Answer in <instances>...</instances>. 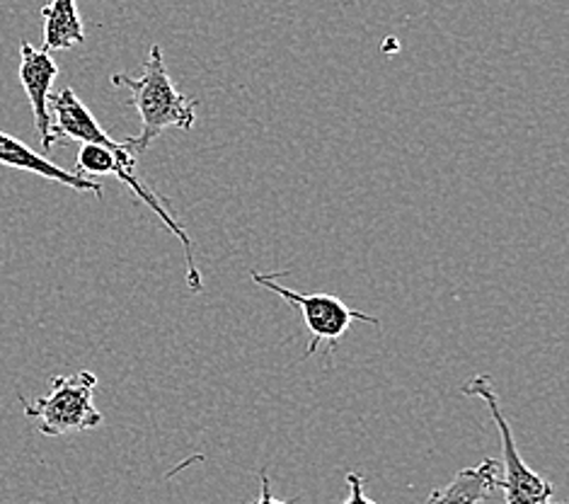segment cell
Instances as JSON below:
<instances>
[{
  "label": "cell",
  "mask_w": 569,
  "mask_h": 504,
  "mask_svg": "<svg viewBox=\"0 0 569 504\" xmlns=\"http://www.w3.org/2000/svg\"><path fill=\"white\" fill-rule=\"evenodd\" d=\"M73 172L88 177V180H94V177H102V175H114L119 182H124L131 189V192L137 195L146 204V207L151 209L158 216V219L172 230V236L182 243L184 260H187L189 289H192L194 294L204 289V279H201V271H199L197 260H194L192 238H189L187 228L178 219H174L172 211L168 209V201L160 199L153 192V189L141 180V175H137V156L131 154V148L127 146V139L114 141L110 136V139H107L102 146L83 144V146H80V151H78Z\"/></svg>",
  "instance_id": "obj_2"
},
{
  "label": "cell",
  "mask_w": 569,
  "mask_h": 504,
  "mask_svg": "<svg viewBox=\"0 0 569 504\" xmlns=\"http://www.w3.org/2000/svg\"><path fill=\"white\" fill-rule=\"evenodd\" d=\"M252 281H257L260 286H267L269 291H274L277 296H281L283 302L291 304L293 308H298L301 318L306 323V328L310 333V343L308 349L303 354V359L313 357V354L325 345L328 352L332 354L337 349V343L347 335V330L355 323H366V325H381L378 318L369 316V313H361L349 308L342 298H337L332 294H303V291H293L289 286L279 284V275H260V271H250Z\"/></svg>",
  "instance_id": "obj_5"
},
{
  "label": "cell",
  "mask_w": 569,
  "mask_h": 504,
  "mask_svg": "<svg viewBox=\"0 0 569 504\" xmlns=\"http://www.w3.org/2000/svg\"><path fill=\"white\" fill-rule=\"evenodd\" d=\"M463 393L482 398L487 407H490L495 425L499 427V437H501L499 466L505 468V475H499L497 487L505 493V504H565V502H555V485L550 481H546L543 475H538L531 466H526V461L521 458L517 448V442H513V432L509 427V422L505 413H501L492 378L485 374L472 376L463 384Z\"/></svg>",
  "instance_id": "obj_4"
},
{
  "label": "cell",
  "mask_w": 569,
  "mask_h": 504,
  "mask_svg": "<svg viewBox=\"0 0 569 504\" xmlns=\"http://www.w3.org/2000/svg\"><path fill=\"white\" fill-rule=\"evenodd\" d=\"M59 78V66L51 59L47 49H37L30 42L20 45V83L24 88L27 100H30L32 115H34V129L39 136L44 151H51V115H49V100L53 83Z\"/></svg>",
  "instance_id": "obj_6"
},
{
  "label": "cell",
  "mask_w": 569,
  "mask_h": 504,
  "mask_svg": "<svg viewBox=\"0 0 569 504\" xmlns=\"http://www.w3.org/2000/svg\"><path fill=\"white\" fill-rule=\"evenodd\" d=\"M260 483H262V495L257 497L252 504H293L296 502V500H279L272 495V483H269V475L264 468L260 471Z\"/></svg>",
  "instance_id": "obj_11"
},
{
  "label": "cell",
  "mask_w": 569,
  "mask_h": 504,
  "mask_svg": "<svg viewBox=\"0 0 569 504\" xmlns=\"http://www.w3.org/2000/svg\"><path fill=\"white\" fill-rule=\"evenodd\" d=\"M44 18V49L66 51L86 42V27L80 20L76 0H51L42 8Z\"/></svg>",
  "instance_id": "obj_9"
},
{
  "label": "cell",
  "mask_w": 569,
  "mask_h": 504,
  "mask_svg": "<svg viewBox=\"0 0 569 504\" xmlns=\"http://www.w3.org/2000/svg\"><path fill=\"white\" fill-rule=\"evenodd\" d=\"M0 166L39 175V177H44V180L59 182L80 195H92L98 199L102 197V185L98 180H88V177L78 175L73 170L59 168L57 162H51L44 154H37L34 148L20 141L18 136L6 134V131H0Z\"/></svg>",
  "instance_id": "obj_7"
},
{
  "label": "cell",
  "mask_w": 569,
  "mask_h": 504,
  "mask_svg": "<svg viewBox=\"0 0 569 504\" xmlns=\"http://www.w3.org/2000/svg\"><path fill=\"white\" fill-rule=\"evenodd\" d=\"M347 487H349V497L342 504H376L363 493V475L361 473H355V471L347 473Z\"/></svg>",
  "instance_id": "obj_10"
},
{
  "label": "cell",
  "mask_w": 569,
  "mask_h": 504,
  "mask_svg": "<svg viewBox=\"0 0 569 504\" xmlns=\"http://www.w3.org/2000/svg\"><path fill=\"white\" fill-rule=\"evenodd\" d=\"M94 388L98 376L92 372H78L71 376H53L51 391L44 398L27 403L24 415L39 422V432L44 437H63L73 432H90L102 425V413L94 407Z\"/></svg>",
  "instance_id": "obj_3"
},
{
  "label": "cell",
  "mask_w": 569,
  "mask_h": 504,
  "mask_svg": "<svg viewBox=\"0 0 569 504\" xmlns=\"http://www.w3.org/2000/svg\"><path fill=\"white\" fill-rule=\"evenodd\" d=\"M114 88L129 90V105L139 112L141 119V134L129 136L127 146L133 156H143L151 144L168 129H182L192 131L197 125V110L199 100L189 98V95L174 88L172 78L168 73L166 59H162V49L158 45L151 47V53L143 63V71L139 78H131L127 73L112 76Z\"/></svg>",
  "instance_id": "obj_1"
},
{
  "label": "cell",
  "mask_w": 569,
  "mask_h": 504,
  "mask_svg": "<svg viewBox=\"0 0 569 504\" xmlns=\"http://www.w3.org/2000/svg\"><path fill=\"white\" fill-rule=\"evenodd\" d=\"M499 461L482 458L478 466H468L453 475L446 487L431 490L427 504H482L497 493Z\"/></svg>",
  "instance_id": "obj_8"
}]
</instances>
